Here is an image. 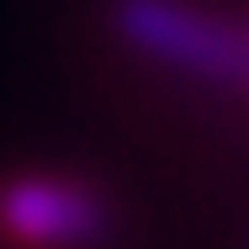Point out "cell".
<instances>
[{"instance_id":"obj_2","label":"cell","mask_w":249,"mask_h":249,"mask_svg":"<svg viewBox=\"0 0 249 249\" xmlns=\"http://www.w3.org/2000/svg\"><path fill=\"white\" fill-rule=\"evenodd\" d=\"M111 228L101 191L64 175H16L0 186V233L27 249H90Z\"/></svg>"},{"instance_id":"obj_1","label":"cell","mask_w":249,"mask_h":249,"mask_svg":"<svg viewBox=\"0 0 249 249\" xmlns=\"http://www.w3.org/2000/svg\"><path fill=\"white\" fill-rule=\"evenodd\" d=\"M106 27L122 48L159 69H180L217 85H249V37L191 0H111Z\"/></svg>"}]
</instances>
